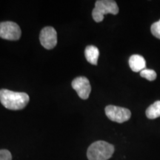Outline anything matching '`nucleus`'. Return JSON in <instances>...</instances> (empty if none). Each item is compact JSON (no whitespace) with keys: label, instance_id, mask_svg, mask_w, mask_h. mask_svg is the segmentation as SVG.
Segmentation results:
<instances>
[{"label":"nucleus","instance_id":"39448f33","mask_svg":"<svg viewBox=\"0 0 160 160\" xmlns=\"http://www.w3.org/2000/svg\"><path fill=\"white\" fill-rule=\"evenodd\" d=\"M105 114L111 121L123 123L130 119L131 113L130 110L115 105H108L105 109Z\"/></svg>","mask_w":160,"mask_h":160},{"label":"nucleus","instance_id":"f03ea898","mask_svg":"<svg viewBox=\"0 0 160 160\" xmlns=\"http://www.w3.org/2000/svg\"><path fill=\"white\" fill-rule=\"evenodd\" d=\"M114 152L113 145L105 141H97L90 145L87 151L89 160H108Z\"/></svg>","mask_w":160,"mask_h":160},{"label":"nucleus","instance_id":"20e7f679","mask_svg":"<svg viewBox=\"0 0 160 160\" xmlns=\"http://www.w3.org/2000/svg\"><path fill=\"white\" fill-rule=\"evenodd\" d=\"M22 31L19 26L13 22H0V38L11 41L19 40L21 37Z\"/></svg>","mask_w":160,"mask_h":160},{"label":"nucleus","instance_id":"ddd939ff","mask_svg":"<svg viewBox=\"0 0 160 160\" xmlns=\"http://www.w3.org/2000/svg\"><path fill=\"white\" fill-rule=\"evenodd\" d=\"M0 160H12L11 152L8 150H0Z\"/></svg>","mask_w":160,"mask_h":160},{"label":"nucleus","instance_id":"f257e3e1","mask_svg":"<svg viewBox=\"0 0 160 160\" xmlns=\"http://www.w3.org/2000/svg\"><path fill=\"white\" fill-rule=\"evenodd\" d=\"M29 96L26 93L7 89L0 90V102L7 109L18 111L25 108L29 102Z\"/></svg>","mask_w":160,"mask_h":160},{"label":"nucleus","instance_id":"9b49d317","mask_svg":"<svg viewBox=\"0 0 160 160\" xmlns=\"http://www.w3.org/2000/svg\"><path fill=\"white\" fill-rule=\"evenodd\" d=\"M140 76L149 81H153L157 78V73L153 70L145 68L140 72Z\"/></svg>","mask_w":160,"mask_h":160},{"label":"nucleus","instance_id":"1a4fd4ad","mask_svg":"<svg viewBox=\"0 0 160 160\" xmlns=\"http://www.w3.org/2000/svg\"><path fill=\"white\" fill-rule=\"evenodd\" d=\"M85 55L87 61L93 65H97L99 57V51L94 45H88L86 47Z\"/></svg>","mask_w":160,"mask_h":160},{"label":"nucleus","instance_id":"423d86ee","mask_svg":"<svg viewBox=\"0 0 160 160\" xmlns=\"http://www.w3.org/2000/svg\"><path fill=\"white\" fill-rule=\"evenodd\" d=\"M39 40L42 45L47 50H51L57 44V33L53 27H45L41 31Z\"/></svg>","mask_w":160,"mask_h":160},{"label":"nucleus","instance_id":"f8f14e48","mask_svg":"<svg viewBox=\"0 0 160 160\" xmlns=\"http://www.w3.org/2000/svg\"><path fill=\"white\" fill-rule=\"evenodd\" d=\"M151 33L155 37L160 39V19L151 25Z\"/></svg>","mask_w":160,"mask_h":160},{"label":"nucleus","instance_id":"0eeeda50","mask_svg":"<svg viewBox=\"0 0 160 160\" xmlns=\"http://www.w3.org/2000/svg\"><path fill=\"white\" fill-rule=\"evenodd\" d=\"M72 88L77 91V94L82 99H88L91 92V86L88 78L79 77L72 82Z\"/></svg>","mask_w":160,"mask_h":160},{"label":"nucleus","instance_id":"7ed1b4c3","mask_svg":"<svg viewBox=\"0 0 160 160\" xmlns=\"http://www.w3.org/2000/svg\"><path fill=\"white\" fill-rule=\"evenodd\" d=\"M119 13V7L113 0H98L95 3V8L92 11V17L96 22H101L104 16L108 13L117 15Z\"/></svg>","mask_w":160,"mask_h":160},{"label":"nucleus","instance_id":"6e6552de","mask_svg":"<svg viewBox=\"0 0 160 160\" xmlns=\"http://www.w3.org/2000/svg\"><path fill=\"white\" fill-rule=\"evenodd\" d=\"M129 65L133 72H141L145 69L146 62L142 56L134 54L129 59Z\"/></svg>","mask_w":160,"mask_h":160},{"label":"nucleus","instance_id":"9d476101","mask_svg":"<svg viewBox=\"0 0 160 160\" xmlns=\"http://www.w3.org/2000/svg\"><path fill=\"white\" fill-rule=\"evenodd\" d=\"M146 117L150 119L160 117V101H157L150 105L146 110Z\"/></svg>","mask_w":160,"mask_h":160}]
</instances>
